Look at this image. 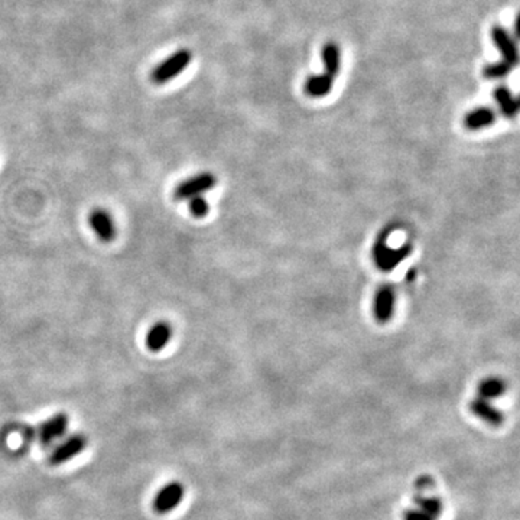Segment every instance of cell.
Here are the masks:
<instances>
[{
	"mask_svg": "<svg viewBox=\"0 0 520 520\" xmlns=\"http://www.w3.org/2000/svg\"><path fill=\"white\" fill-rule=\"evenodd\" d=\"M217 184V178L211 172H201L179 182L174 191V199L177 201L191 200L200 197L204 192L213 189Z\"/></svg>",
	"mask_w": 520,
	"mask_h": 520,
	"instance_id": "obj_2",
	"label": "cell"
},
{
	"mask_svg": "<svg viewBox=\"0 0 520 520\" xmlns=\"http://www.w3.org/2000/svg\"><path fill=\"white\" fill-rule=\"evenodd\" d=\"M512 70H513L512 65L502 59V61L485 65V67L483 69V77L487 80H500V78L507 77L512 73Z\"/></svg>",
	"mask_w": 520,
	"mask_h": 520,
	"instance_id": "obj_18",
	"label": "cell"
},
{
	"mask_svg": "<svg viewBox=\"0 0 520 520\" xmlns=\"http://www.w3.org/2000/svg\"><path fill=\"white\" fill-rule=\"evenodd\" d=\"M70 419L67 413H55L48 420H45L40 430V438L44 445H51L55 439H59L67 431Z\"/></svg>",
	"mask_w": 520,
	"mask_h": 520,
	"instance_id": "obj_8",
	"label": "cell"
},
{
	"mask_svg": "<svg viewBox=\"0 0 520 520\" xmlns=\"http://www.w3.org/2000/svg\"><path fill=\"white\" fill-rule=\"evenodd\" d=\"M88 441L87 437L83 434H74L70 438H67L65 441H62L49 455V464L51 466H61L64 463H67L73 459H76L78 454H81L85 447H87Z\"/></svg>",
	"mask_w": 520,
	"mask_h": 520,
	"instance_id": "obj_4",
	"label": "cell"
},
{
	"mask_svg": "<svg viewBox=\"0 0 520 520\" xmlns=\"http://www.w3.org/2000/svg\"><path fill=\"white\" fill-rule=\"evenodd\" d=\"M171 337H172V327L170 325V322L159 321L148 331L146 347L150 351L158 353L167 347Z\"/></svg>",
	"mask_w": 520,
	"mask_h": 520,
	"instance_id": "obj_11",
	"label": "cell"
},
{
	"mask_svg": "<svg viewBox=\"0 0 520 520\" xmlns=\"http://www.w3.org/2000/svg\"><path fill=\"white\" fill-rule=\"evenodd\" d=\"M506 382L500 377L492 376V377H485L480 382L477 390H478V398H483L485 401H492V399H497L502 398L506 392Z\"/></svg>",
	"mask_w": 520,
	"mask_h": 520,
	"instance_id": "obj_16",
	"label": "cell"
},
{
	"mask_svg": "<svg viewBox=\"0 0 520 520\" xmlns=\"http://www.w3.org/2000/svg\"><path fill=\"white\" fill-rule=\"evenodd\" d=\"M403 520H435V519L430 516L428 513H425L424 510H420L418 507H412L405 512Z\"/></svg>",
	"mask_w": 520,
	"mask_h": 520,
	"instance_id": "obj_20",
	"label": "cell"
},
{
	"mask_svg": "<svg viewBox=\"0 0 520 520\" xmlns=\"http://www.w3.org/2000/svg\"><path fill=\"white\" fill-rule=\"evenodd\" d=\"M415 504H416L418 509L424 510L425 513H428L430 516H432L435 520L438 517H441V514L444 512V504H442L441 499H438V497L418 496V497H415Z\"/></svg>",
	"mask_w": 520,
	"mask_h": 520,
	"instance_id": "obj_17",
	"label": "cell"
},
{
	"mask_svg": "<svg viewBox=\"0 0 520 520\" xmlns=\"http://www.w3.org/2000/svg\"><path fill=\"white\" fill-rule=\"evenodd\" d=\"M189 211L194 217L204 218L210 213V204L203 195H200V197H194L189 200Z\"/></svg>",
	"mask_w": 520,
	"mask_h": 520,
	"instance_id": "obj_19",
	"label": "cell"
},
{
	"mask_svg": "<svg viewBox=\"0 0 520 520\" xmlns=\"http://www.w3.org/2000/svg\"><path fill=\"white\" fill-rule=\"evenodd\" d=\"M88 223L93 232L103 242H112L116 237V225L112 215L103 210L95 208L88 215Z\"/></svg>",
	"mask_w": 520,
	"mask_h": 520,
	"instance_id": "obj_7",
	"label": "cell"
},
{
	"mask_svg": "<svg viewBox=\"0 0 520 520\" xmlns=\"http://www.w3.org/2000/svg\"><path fill=\"white\" fill-rule=\"evenodd\" d=\"M496 122V112L490 107H477L464 117V126L468 130H481L490 127Z\"/></svg>",
	"mask_w": 520,
	"mask_h": 520,
	"instance_id": "obj_12",
	"label": "cell"
},
{
	"mask_svg": "<svg viewBox=\"0 0 520 520\" xmlns=\"http://www.w3.org/2000/svg\"><path fill=\"white\" fill-rule=\"evenodd\" d=\"M395 304H396V294L392 285L384 283L382 285L374 297L373 304V314L379 324H387L394 318L395 314Z\"/></svg>",
	"mask_w": 520,
	"mask_h": 520,
	"instance_id": "obj_5",
	"label": "cell"
},
{
	"mask_svg": "<svg viewBox=\"0 0 520 520\" xmlns=\"http://www.w3.org/2000/svg\"><path fill=\"white\" fill-rule=\"evenodd\" d=\"M410 253H412V246L409 243L403 244L399 249H392L387 246L380 254H377L373 259H374V264L379 271L390 272V271H394L398 265H401L406 257H409Z\"/></svg>",
	"mask_w": 520,
	"mask_h": 520,
	"instance_id": "obj_9",
	"label": "cell"
},
{
	"mask_svg": "<svg viewBox=\"0 0 520 520\" xmlns=\"http://www.w3.org/2000/svg\"><path fill=\"white\" fill-rule=\"evenodd\" d=\"M185 496V487L181 481H170L160 487L153 499V510L159 514H167L175 510Z\"/></svg>",
	"mask_w": 520,
	"mask_h": 520,
	"instance_id": "obj_3",
	"label": "cell"
},
{
	"mask_svg": "<svg viewBox=\"0 0 520 520\" xmlns=\"http://www.w3.org/2000/svg\"><path fill=\"white\" fill-rule=\"evenodd\" d=\"M493 97H495V102L497 103L502 114L506 119H514L517 116L519 103L516 100V97L513 95V93L507 87L500 85V87L495 88Z\"/></svg>",
	"mask_w": 520,
	"mask_h": 520,
	"instance_id": "obj_15",
	"label": "cell"
},
{
	"mask_svg": "<svg viewBox=\"0 0 520 520\" xmlns=\"http://www.w3.org/2000/svg\"><path fill=\"white\" fill-rule=\"evenodd\" d=\"M321 59L324 64V73L336 78L341 70V51L337 44L327 42L321 49Z\"/></svg>",
	"mask_w": 520,
	"mask_h": 520,
	"instance_id": "obj_13",
	"label": "cell"
},
{
	"mask_svg": "<svg viewBox=\"0 0 520 520\" xmlns=\"http://www.w3.org/2000/svg\"><path fill=\"white\" fill-rule=\"evenodd\" d=\"M191 59H192V52L189 49L182 48V49L175 51L167 59L159 62L153 69V71L150 73L152 83L158 85L170 83L171 80L177 78L179 74H182L188 69Z\"/></svg>",
	"mask_w": 520,
	"mask_h": 520,
	"instance_id": "obj_1",
	"label": "cell"
},
{
	"mask_svg": "<svg viewBox=\"0 0 520 520\" xmlns=\"http://www.w3.org/2000/svg\"><path fill=\"white\" fill-rule=\"evenodd\" d=\"M334 87V78L329 74H318L311 76L305 81V93L312 97V99H321V97L329 95Z\"/></svg>",
	"mask_w": 520,
	"mask_h": 520,
	"instance_id": "obj_14",
	"label": "cell"
},
{
	"mask_svg": "<svg viewBox=\"0 0 520 520\" xmlns=\"http://www.w3.org/2000/svg\"><path fill=\"white\" fill-rule=\"evenodd\" d=\"M470 410L477 418H480L481 420L487 422V424H490L493 427H499L504 422L503 412L499 408H496L490 401H485L483 398L473 399L470 402Z\"/></svg>",
	"mask_w": 520,
	"mask_h": 520,
	"instance_id": "obj_10",
	"label": "cell"
},
{
	"mask_svg": "<svg viewBox=\"0 0 520 520\" xmlns=\"http://www.w3.org/2000/svg\"><path fill=\"white\" fill-rule=\"evenodd\" d=\"M416 487H418V489H422V490H424V489H430V487H432V478L431 477H428V475H422V477H419L418 480H416Z\"/></svg>",
	"mask_w": 520,
	"mask_h": 520,
	"instance_id": "obj_21",
	"label": "cell"
},
{
	"mask_svg": "<svg viewBox=\"0 0 520 520\" xmlns=\"http://www.w3.org/2000/svg\"><path fill=\"white\" fill-rule=\"evenodd\" d=\"M492 40L495 47L499 49V52L502 54L503 61L509 62L512 67L517 65L519 61V51L516 47L514 40L512 38V35L507 32L506 28L500 26V25H495L492 28Z\"/></svg>",
	"mask_w": 520,
	"mask_h": 520,
	"instance_id": "obj_6",
	"label": "cell"
}]
</instances>
